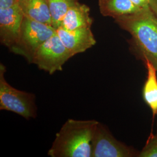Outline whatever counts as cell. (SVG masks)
Instances as JSON below:
<instances>
[{
	"label": "cell",
	"mask_w": 157,
	"mask_h": 157,
	"mask_svg": "<svg viewBox=\"0 0 157 157\" xmlns=\"http://www.w3.org/2000/svg\"><path fill=\"white\" fill-rule=\"evenodd\" d=\"M98 6L102 15L114 19L143 10L130 0H99Z\"/></svg>",
	"instance_id": "8fae6325"
},
{
	"label": "cell",
	"mask_w": 157,
	"mask_h": 157,
	"mask_svg": "<svg viewBox=\"0 0 157 157\" xmlns=\"http://www.w3.org/2000/svg\"><path fill=\"white\" fill-rule=\"evenodd\" d=\"M24 17L52 26V18L47 0H18Z\"/></svg>",
	"instance_id": "30bf717a"
},
{
	"label": "cell",
	"mask_w": 157,
	"mask_h": 157,
	"mask_svg": "<svg viewBox=\"0 0 157 157\" xmlns=\"http://www.w3.org/2000/svg\"><path fill=\"white\" fill-rule=\"evenodd\" d=\"M52 18V26L56 29L61 26L68 10L78 0H47Z\"/></svg>",
	"instance_id": "4fadbf2b"
},
{
	"label": "cell",
	"mask_w": 157,
	"mask_h": 157,
	"mask_svg": "<svg viewBox=\"0 0 157 157\" xmlns=\"http://www.w3.org/2000/svg\"><path fill=\"white\" fill-rule=\"evenodd\" d=\"M139 157H157V135L152 134L147 141L146 146L143 148Z\"/></svg>",
	"instance_id": "5bb4252c"
},
{
	"label": "cell",
	"mask_w": 157,
	"mask_h": 157,
	"mask_svg": "<svg viewBox=\"0 0 157 157\" xmlns=\"http://www.w3.org/2000/svg\"><path fill=\"white\" fill-rule=\"evenodd\" d=\"M73 57L56 34L47 40L36 51L32 63L50 75L62 71L63 65Z\"/></svg>",
	"instance_id": "5b68a950"
},
{
	"label": "cell",
	"mask_w": 157,
	"mask_h": 157,
	"mask_svg": "<svg viewBox=\"0 0 157 157\" xmlns=\"http://www.w3.org/2000/svg\"><path fill=\"white\" fill-rule=\"evenodd\" d=\"M149 8L157 16V0H149Z\"/></svg>",
	"instance_id": "e0dca14e"
},
{
	"label": "cell",
	"mask_w": 157,
	"mask_h": 157,
	"mask_svg": "<svg viewBox=\"0 0 157 157\" xmlns=\"http://www.w3.org/2000/svg\"><path fill=\"white\" fill-rule=\"evenodd\" d=\"M90 14V8L78 1L68 10L59 28L67 30L91 28L93 19Z\"/></svg>",
	"instance_id": "9c48e42d"
},
{
	"label": "cell",
	"mask_w": 157,
	"mask_h": 157,
	"mask_svg": "<svg viewBox=\"0 0 157 157\" xmlns=\"http://www.w3.org/2000/svg\"><path fill=\"white\" fill-rule=\"evenodd\" d=\"M23 17L18 5L0 10V41L10 50L18 40Z\"/></svg>",
	"instance_id": "52a82bcc"
},
{
	"label": "cell",
	"mask_w": 157,
	"mask_h": 157,
	"mask_svg": "<svg viewBox=\"0 0 157 157\" xmlns=\"http://www.w3.org/2000/svg\"><path fill=\"white\" fill-rule=\"evenodd\" d=\"M6 67L0 63V109L14 112L24 118H36V96L30 93L15 89L5 78Z\"/></svg>",
	"instance_id": "277c9868"
},
{
	"label": "cell",
	"mask_w": 157,
	"mask_h": 157,
	"mask_svg": "<svg viewBox=\"0 0 157 157\" xmlns=\"http://www.w3.org/2000/svg\"><path fill=\"white\" fill-rule=\"evenodd\" d=\"M56 34L73 56L84 52L96 44V40L91 28L67 30L58 28L56 29Z\"/></svg>",
	"instance_id": "ba28073f"
},
{
	"label": "cell",
	"mask_w": 157,
	"mask_h": 157,
	"mask_svg": "<svg viewBox=\"0 0 157 157\" xmlns=\"http://www.w3.org/2000/svg\"><path fill=\"white\" fill-rule=\"evenodd\" d=\"M141 9L149 7V0H130Z\"/></svg>",
	"instance_id": "2e32d148"
},
{
	"label": "cell",
	"mask_w": 157,
	"mask_h": 157,
	"mask_svg": "<svg viewBox=\"0 0 157 157\" xmlns=\"http://www.w3.org/2000/svg\"><path fill=\"white\" fill-rule=\"evenodd\" d=\"M144 62L147 76L143 89V97L154 117L157 115V70L149 61L145 60Z\"/></svg>",
	"instance_id": "7c38bea8"
},
{
	"label": "cell",
	"mask_w": 157,
	"mask_h": 157,
	"mask_svg": "<svg viewBox=\"0 0 157 157\" xmlns=\"http://www.w3.org/2000/svg\"><path fill=\"white\" fill-rule=\"evenodd\" d=\"M114 20L130 34L129 43L133 53L143 61H149L157 70V15L148 7Z\"/></svg>",
	"instance_id": "6da1fadb"
},
{
	"label": "cell",
	"mask_w": 157,
	"mask_h": 157,
	"mask_svg": "<svg viewBox=\"0 0 157 157\" xmlns=\"http://www.w3.org/2000/svg\"><path fill=\"white\" fill-rule=\"evenodd\" d=\"M139 154L133 147L117 140L109 130L98 122L91 141V157H138Z\"/></svg>",
	"instance_id": "8992f818"
},
{
	"label": "cell",
	"mask_w": 157,
	"mask_h": 157,
	"mask_svg": "<svg viewBox=\"0 0 157 157\" xmlns=\"http://www.w3.org/2000/svg\"><path fill=\"white\" fill-rule=\"evenodd\" d=\"M98 123L69 119L56 136L48 151L51 157H91V141Z\"/></svg>",
	"instance_id": "7a4b0ae2"
},
{
	"label": "cell",
	"mask_w": 157,
	"mask_h": 157,
	"mask_svg": "<svg viewBox=\"0 0 157 157\" xmlns=\"http://www.w3.org/2000/svg\"><path fill=\"white\" fill-rule=\"evenodd\" d=\"M56 34V29L52 26L24 17L17 43L10 51L32 63L40 46Z\"/></svg>",
	"instance_id": "3957f363"
},
{
	"label": "cell",
	"mask_w": 157,
	"mask_h": 157,
	"mask_svg": "<svg viewBox=\"0 0 157 157\" xmlns=\"http://www.w3.org/2000/svg\"><path fill=\"white\" fill-rule=\"evenodd\" d=\"M18 5V0H0V10H6Z\"/></svg>",
	"instance_id": "9a60e30c"
}]
</instances>
